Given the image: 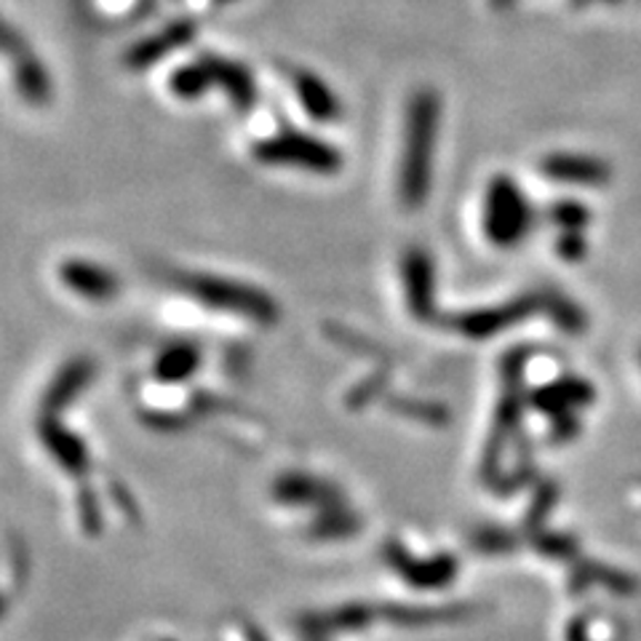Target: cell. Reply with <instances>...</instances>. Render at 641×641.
<instances>
[{"label":"cell","instance_id":"obj_27","mask_svg":"<svg viewBox=\"0 0 641 641\" xmlns=\"http://www.w3.org/2000/svg\"><path fill=\"white\" fill-rule=\"evenodd\" d=\"M208 81H212V73H208V70L187 68V70H180V73L174 75L172 91L176 96H182V100H193V96L204 94Z\"/></svg>","mask_w":641,"mask_h":641},{"label":"cell","instance_id":"obj_29","mask_svg":"<svg viewBox=\"0 0 641 641\" xmlns=\"http://www.w3.org/2000/svg\"><path fill=\"white\" fill-rule=\"evenodd\" d=\"M110 497H113V502L118 506V510L123 513V519L132 521L134 527L142 525V510H140V506H136L132 492H129V489L123 487L121 481H110Z\"/></svg>","mask_w":641,"mask_h":641},{"label":"cell","instance_id":"obj_5","mask_svg":"<svg viewBox=\"0 0 641 641\" xmlns=\"http://www.w3.org/2000/svg\"><path fill=\"white\" fill-rule=\"evenodd\" d=\"M252 159L265 166H294L313 174H337L345 163V155L335 145L289 126L271 140L257 142Z\"/></svg>","mask_w":641,"mask_h":641},{"label":"cell","instance_id":"obj_36","mask_svg":"<svg viewBox=\"0 0 641 641\" xmlns=\"http://www.w3.org/2000/svg\"><path fill=\"white\" fill-rule=\"evenodd\" d=\"M238 628H241V637H244V641H271L265 637V631L263 628H260L257 623H252V620H241L238 623Z\"/></svg>","mask_w":641,"mask_h":641},{"label":"cell","instance_id":"obj_15","mask_svg":"<svg viewBox=\"0 0 641 641\" xmlns=\"http://www.w3.org/2000/svg\"><path fill=\"white\" fill-rule=\"evenodd\" d=\"M540 169L548 180L569 182V185H604L610 180V166L591 155L551 153L540 161Z\"/></svg>","mask_w":641,"mask_h":641},{"label":"cell","instance_id":"obj_23","mask_svg":"<svg viewBox=\"0 0 641 641\" xmlns=\"http://www.w3.org/2000/svg\"><path fill=\"white\" fill-rule=\"evenodd\" d=\"M542 311L553 318V324L559 326V329L569 332V335L586 329V313L574 303H569L567 297H561V294H548V297H542Z\"/></svg>","mask_w":641,"mask_h":641},{"label":"cell","instance_id":"obj_1","mask_svg":"<svg viewBox=\"0 0 641 641\" xmlns=\"http://www.w3.org/2000/svg\"><path fill=\"white\" fill-rule=\"evenodd\" d=\"M438 118H441V102H438L436 91H417L407 110L404 150L401 163H398V199L407 208H420L430 195Z\"/></svg>","mask_w":641,"mask_h":641},{"label":"cell","instance_id":"obj_20","mask_svg":"<svg viewBox=\"0 0 641 641\" xmlns=\"http://www.w3.org/2000/svg\"><path fill=\"white\" fill-rule=\"evenodd\" d=\"M294 87H297V96L303 100L307 115L316 118V121H335L339 115V104L324 81L318 78L299 73L294 78Z\"/></svg>","mask_w":641,"mask_h":641},{"label":"cell","instance_id":"obj_34","mask_svg":"<svg viewBox=\"0 0 641 641\" xmlns=\"http://www.w3.org/2000/svg\"><path fill=\"white\" fill-rule=\"evenodd\" d=\"M559 252H561V257L572 260V263L583 257L586 244H583V238H580V231H567V235H561Z\"/></svg>","mask_w":641,"mask_h":641},{"label":"cell","instance_id":"obj_32","mask_svg":"<svg viewBox=\"0 0 641 641\" xmlns=\"http://www.w3.org/2000/svg\"><path fill=\"white\" fill-rule=\"evenodd\" d=\"M535 546H538L540 553L559 556V559H564V556L574 551V542L569 538H561V535H538V538H535Z\"/></svg>","mask_w":641,"mask_h":641},{"label":"cell","instance_id":"obj_21","mask_svg":"<svg viewBox=\"0 0 641 641\" xmlns=\"http://www.w3.org/2000/svg\"><path fill=\"white\" fill-rule=\"evenodd\" d=\"M212 64L214 68H208V73H212V78H217V81L222 83V89L231 94V100L238 104L241 110L252 108L254 87L244 70H238L235 64H227V62H212Z\"/></svg>","mask_w":641,"mask_h":641},{"label":"cell","instance_id":"obj_14","mask_svg":"<svg viewBox=\"0 0 641 641\" xmlns=\"http://www.w3.org/2000/svg\"><path fill=\"white\" fill-rule=\"evenodd\" d=\"M476 610L470 604H436V607H417V604H385L379 607V618L388 620L398 628H436L452 625L468 620Z\"/></svg>","mask_w":641,"mask_h":641},{"label":"cell","instance_id":"obj_35","mask_svg":"<svg viewBox=\"0 0 641 641\" xmlns=\"http://www.w3.org/2000/svg\"><path fill=\"white\" fill-rule=\"evenodd\" d=\"M574 434H578V420L572 417V411L569 415H559V417H553V438L556 441H567V438H572Z\"/></svg>","mask_w":641,"mask_h":641},{"label":"cell","instance_id":"obj_33","mask_svg":"<svg viewBox=\"0 0 641 641\" xmlns=\"http://www.w3.org/2000/svg\"><path fill=\"white\" fill-rule=\"evenodd\" d=\"M187 420L190 415H180V411H150V415H145V423L150 428L159 430H182Z\"/></svg>","mask_w":641,"mask_h":641},{"label":"cell","instance_id":"obj_3","mask_svg":"<svg viewBox=\"0 0 641 641\" xmlns=\"http://www.w3.org/2000/svg\"><path fill=\"white\" fill-rule=\"evenodd\" d=\"M527 348H513L502 356L500 375H502V394L497 398L495 420L489 428L487 444L481 452V479L492 481L500 474V460L506 452L510 436L516 434L521 423V411H525V369H527Z\"/></svg>","mask_w":641,"mask_h":641},{"label":"cell","instance_id":"obj_11","mask_svg":"<svg viewBox=\"0 0 641 641\" xmlns=\"http://www.w3.org/2000/svg\"><path fill=\"white\" fill-rule=\"evenodd\" d=\"M379 610L364 604V601H348V604L332 607V610H318L307 612L297 620V628L305 633L311 641H324L337 633H353V631H366L377 620Z\"/></svg>","mask_w":641,"mask_h":641},{"label":"cell","instance_id":"obj_16","mask_svg":"<svg viewBox=\"0 0 641 641\" xmlns=\"http://www.w3.org/2000/svg\"><path fill=\"white\" fill-rule=\"evenodd\" d=\"M593 388L586 383V379L578 377H564L559 383L546 385V388L535 390L532 394V404L535 409H540L542 415H569L572 409L586 407V404L593 401Z\"/></svg>","mask_w":641,"mask_h":641},{"label":"cell","instance_id":"obj_26","mask_svg":"<svg viewBox=\"0 0 641 641\" xmlns=\"http://www.w3.org/2000/svg\"><path fill=\"white\" fill-rule=\"evenodd\" d=\"M474 542V548H479L481 553H489V556H500V553H510L513 548H519V538H516L513 532H508V529H479V532L470 538Z\"/></svg>","mask_w":641,"mask_h":641},{"label":"cell","instance_id":"obj_6","mask_svg":"<svg viewBox=\"0 0 641 641\" xmlns=\"http://www.w3.org/2000/svg\"><path fill=\"white\" fill-rule=\"evenodd\" d=\"M538 311H542L540 294H525V297L508 299V303L502 305L452 313V316L444 318V326L468 339H489L502 335L510 326L525 324V320Z\"/></svg>","mask_w":641,"mask_h":641},{"label":"cell","instance_id":"obj_9","mask_svg":"<svg viewBox=\"0 0 641 641\" xmlns=\"http://www.w3.org/2000/svg\"><path fill=\"white\" fill-rule=\"evenodd\" d=\"M273 500L281 506H294V508H339L348 506L345 502L343 489L337 484L318 479L313 474H303V470H289V474H281L273 481Z\"/></svg>","mask_w":641,"mask_h":641},{"label":"cell","instance_id":"obj_2","mask_svg":"<svg viewBox=\"0 0 641 641\" xmlns=\"http://www.w3.org/2000/svg\"><path fill=\"white\" fill-rule=\"evenodd\" d=\"M169 278L182 294L193 297L195 303L212 307V311L241 316L257 326H273L281 318V305L276 299L260 286L244 284V281L190 271H174Z\"/></svg>","mask_w":641,"mask_h":641},{"label":"cell","instance_id":"obj_25","mask_svg":"<svg viewBox=\"0 0 641 641\" xmlns=\"http://www.w3.org/2000/svg\"><path fill=\"white\" fill-rule=\"evenodd\" d=\"M388 379H390V372L385 369V366H379V369L372 372L369 377H364L362 383L356 385V388L350 390L348 396H345V401H348L350 409H364L369 407L375 398H379L385 394V388H388Z\"/></svg>","mask_w":641,"mask_h":641},{"label":"cell","instance_id":"obj_8","mask_svg":"<svg viewBox=\"0 0 641 641\" xmlns=\"http://www.w3.org/2000/svg\"><path fill=\"white\" fill-rule=\"evenodd\" d=\"M401 284L407 297V311L420 324H434L436 305V265L428 248L409 246L401 257Z\"/></svg>","mask_w":641,"mask_h":641},{"label":"cell","instance_id":"obj_30","mask_svg":"<svg viewBox=\"0 0 641 641\" xmlns=\"http://www.w3.org/2000/svg\"><path fill=\"white\" fill-rule=\"evenodd\" d=\"M553 500H556V492H553V487H548V484L535 492L532 506H529V510H527V521H525L527 529L542 525V519H546L548 508L553 506Z\"/></svg>","mask_w":641,"mask_h":641},{"label":"cell","instance_id":"obj_37","mask_svg":"<svg viewBox=\"0 0 641 641\" xmlns=\"http://www.w3.org/2000/svg\"><path fill=\"white\" fill-rule=\"evenodd\" d=\"M163 641H174V639H163Z\"/></svg>","mask_w":641,"mask_h":641},{"label":"cell","instance_id":"obj_17","mask_svg":"<svg viewBox=\"0 0 641 641\" xmlns=\"http://www.w3.org/2000/svg\"><path fill=\"white\" fill-rule=\"evenodd\" d=\"M199 369H201V348L199 345L180 339V343L166 345V348L155 356L153 377L163 385H180L187 383Z\"/></svg>","mask_w":641,"mask_h":641},{"label":"cell","instance_id":"obj_19","mask_svg":"<svg viewBox=\"0 0 641 641\" xmlns=\"http://www.w3.org/2000/svg\"><path fill=\"white\" fill-rule=\"evenodd\" d=\"M9 51H14V57H17V81H19V91H22L24 100L32 104L49 102L51 83H49V75H45V70L28 54V51L22 49V45L9 43Z\"/></svg>","mask_w":641,"mask_h":641},{"label":"cell","instance_id":"obj_24","mask_svg":"<svg viewBox=\"0 0 641 641\" xmlns=\"http://www.w3.org/2000/svg\"><path fill=\"white\" fill-rule=\"evenodd\" d=\"M75 510H78V525H81L83 535H89V538H100L102 506H100V497H96V492L89 487V484H83V487L78 489Z\"/></svg>","mask_w":641,"mask_h":641},{"label":"cell","instance_id":"obj_22","mask_svg":"<svg viewBox=\"0 0 641 641\" xmlns=\"http://www.w3.org/2000/svg\"><path fill=\"white\" fill-rule=\"evenodd\" d=\"M388 409L401 417H409V420L428 425H444L449 420L447 407L434 401H423V398H388Z\"/></svg>","mask_w":641,"mask_h":641},{"label":"cell","instance_id":"obj_10","mask_svg":"<svg viewBox=\"0 0 641 641\" xmlns=\"http://www.w3.org/2000/svg\"><path fill=\"white\" fill-rule=\"evenodd\" d=\"M38 438H41L51 460H54L70 479H87L91 470V455L87 441L73 434L68 425H62L59 415H41V420H38Z\"/></svg>","mask_w":641,"mask_h":641},{"label":"cell","instance_id":"obj_28","mask_svg":"<svg viewBox=\"0 0 641 641\" xmlns=\"http://www.w3.org/2000/svg\"><path fill=\"white\" fill-rule=\"evenodd\" d=\"M548 217H551L559 227H564V231H580V227L591 220V214H588V208L583 204H578V201H561V204L551 206V214H548Z\"/></svg>","mask_w":641,"mask_h":641},{"label":"cell","instance_id":"obj_13","mask_svg":"<svg viewBox=\"0 0 641 641\" xmlns=\"http://www.w3.org/2000/svg\"><path fill=\"white\" fill-rule=\"evenodd\" d=\"M96 377V362L94 358L78 356L70 358L62 369L57 372L54 379L45 388L43 401H41V415H59L62 409H68L83 390L94 383Z\"/></svg>","mask_w":641,"mask_h":641},{"label":"cell","instance_id":"obj_31","mask_svg":"<svg viewBox=\"0 0 641 641\" xmlns=\"http://www.w3.org/2000/svg\"><path fill=\"white\" fill-rule=\"evenodd\" d=\"M326 332H329V335L335 337L339 345H345V348H350L356 353H366V356H375V353H379L377 345H369L366 339H362L358 335H353V332L345 329V326H326Z\"/></svg>","mask_w":641,"mask_h":641},{"label":"cell","instance_id":"obj_4","mask_svg":"<svg viewBox=\"0 0 641 641\" xmlns=\"http://www.w3.org/2000/svg\"><path fill=\"white\" fill-rule=\"evenodd\" d=\"M484 235L489 244L510 248L519 246L535 225V212L527 195L521 193L519 182L508 174H497L489 180L484 193Z\"/></svg>","mask_w":641,"mask_h":641},{"label":"cell","instance_id":"obj_18","mask_svg":"<svg viewBox=\"0 0 641 641\" xmlns=\"http://www.w3.org/2000/svg\"><path fill=\"white\" fill-rule=\"evenodd\" d=\"M364 521L356 510H350L348 506L339 508H326L318 510L313 516V521L305 529L307 540H318V542H329V540H348L353 535L362 532Z\"/></svg>","mask_w":641,"mask_h":641},{"label":"cell","instance_id":"obj_7","mask_svg":"<svg viewBox=\"0 0 641 641\" xmlns=\"http://www.w3.org/2000/svg\"><path fill=\"white\" fill-rule=\"evenodd\" d=\"M383 561L388 564L404 583L417 588V591H438V588H447L455 583L457 561L455 553H436L428 559H417L398 538H390L383 542Z\"/></svg>","mask_w":641,"mask_h":641},{"label":"cell","instance_id":"obj_12","mask_svg":"<svg viewBox=\"0 0 641 641\" xmlns=\"http://www.w3.org/2000/svg\"><path fill=\"white\" fill-rule=\"evenodd\" d=\"M57 276L70 292L91 303H110L121 292V278L110 267L89 263V260H64L57 267Z\"/></svg>","mask_w":641,"mask_h":641}]
</instances>
